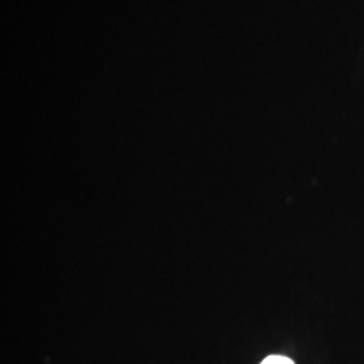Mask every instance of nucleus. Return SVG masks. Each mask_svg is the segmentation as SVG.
Segmentation results:
<instances>
[{"label":"nucleus","instance_id":"nucleus-1","mask_svg":"<svg viewBox=\"0 0 364 364\" xmlns=\"http://www.w3.org/2000/svg\"><path fill=\"white\" fill-rule=\"evenodd\" d=\"M260 364H294V362L291 359L287 358V356L272 355V356H267Z\"/></svg>","mask_w":364,"mask_h":364}]
</instances>
